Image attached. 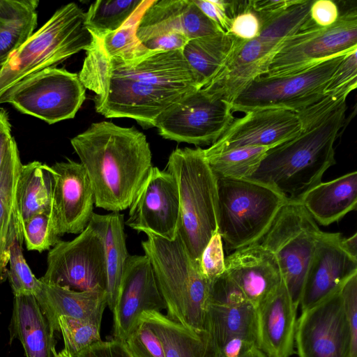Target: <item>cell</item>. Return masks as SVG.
I'll return each mask as SVG.
<instances>
[{
    "mask_svg": "<svg viewBox=\"0 0 357 357\" xmlns=\"http://www.w3.org/2000/svg\"><path fill=\"white\" fill-rule=\"evenodd\" d=\"M73 357H132L124 342L112 338L84 349Z\"/></svg>",
    "mask_w": 357,
    "mask_h": 357,
    "instance_id": "obj_47",
    "label": "cell"
},
{
    "mask_svg": "<svg viewBox=\"0 0 357 357\" xmlns=\"http://www.w3.org/2000/svg\"><path fill=\"white\" fill-rule=\"evenodd\" d=\"M14 139L7 112L0 107V168Z\"/></svg>",
    "mask_w": 357,
    "mask_h": 357,
    "instance_id": "obj_53",
    "label": "cell"
},
{
    "mask_svg": "<svg viewBox=\"0 0 357 357\" xmlns=\"http://www.w3.org/2000/svg\"><path fill=\"white\" fill-rule=\"evenodd\" d=\"M340 12L337 4L331 0L313 1L310 17L312 21L320 27L333 25L339 18Z\"/></svg>",
    "mask_w": 357,
    "mask_h": 357,
    "instance_id": "obj_50",
    "label": "cell"
},
{
    "mask_svg": "<svg viewBox=\"0 0 357 357\" xmlns=\"http://www.w3.org/2000/svg\"><path fill=\"white\" fill-rule=\"evenodd\" d=\"M17 143H11L0 168V284L7 279L10 249L17 239L24 242L15 191L22 166Z\"/></svg>",
    "mask_w": 357,
    "mask_h": 357,
    "instance_id": "obj_27",
    "label": "cell"
},
{
    "mask_svg": "<svg viewBox=\"0 0 357 357\" xmlns=\"http://www.w3.org/2000/svg\"><path fill=\"white\" fill-rule=\"evenodd\" d=\"M145 234L142 247L153 268L166 315L197 333L206 332L211 282L192 262L178 234L172 241Z\"/></svg>",
    "mask_w": 357,
    "mask_h": 357,
    "instance_id": "obj_3",
    "label": "cell"
},
{
    "mask_svg": "<svg viewBox=\"0 0 357 357\" xmlns=\"http://www.w3.org/2000/svg\"><path fill=\"white\" fill-rule=\"evenodd\" d=\"M240 357H268L260 349L257 347H253L244 353Z\"/></svg>",
    "mask_w": 357,
    "mask_h": 357,
    "instance_id": "obj_55",
    "label": "cell"
},
{
    "mask_svg": "<svg viewBox=\"0 0 357 357\" xmlns=\"http://www.w3.org/2000/svg\"><path fill=\"white\" fill-rule=\"evenodd\" d=\"M268 147H244L206 156L217 178L248 179L259 167Z\"/></svg>",
    "mask_w": 357,
    "mask_h": 357,
    "instance_id": "obj_37",
    "label": "cell"
},
{
    "mask_svg": "<svg viewBox=\"0 0 357 357\" xmlns=\"http://www.w3.org/2000/svg\"><path fill=\"white\" fill-rule=\"evenodd\" d=\"M86 99V88L77 73L54 66L33 73L11 86L0 97L23 114L53 124L75 117Z\"/></svg>",
    "mask_w": 357,
    "mask_h": 357,
    "instance_id": "obj_9",
    "label": "cell"
},
{
    "mask_svg": "<svg viewBox=\"0 0 357 357\" xmlns=\"http://www.w3.org/2000/svg\"><path fill=\"white\" fill-rule=\"evenodd\" d=\"M345 55L332 57L295 74L261 76L230 103L231 110L246 113L263 109H283L296 112L324 96L332 75Z\"/></svg>",
    "mask_w": 357,
    "mask_h": 357,
    "instance_id": "obj_10",
    "label": "cell"
},
{
    "mask_svg": "<svg viewBox=\"0 0 357 357\" xmlns=\"http://www.w3.org/2000/svg\"><path fill=\"white\" fill-rule=\"evenodd\" d=\"M101 43L95 42L91 51L109 75L184 92L200 89L182 50L153 51L137 63L126 64L109 59Z\"/></svg>",
    "mask_w": 357,
    "mask_h": 357,
    "instance_id": "obj_20",
    "label": "cell"
},
{
    "mask_svg": "<svg viewBox=\"0 0 357 357\" xmlns=\"http://www.w3.org/2000/svg\"><path fill=\"white\" fill-rule=\"evenodd\" d=\"M297 308L283 281L257 307L259 349L268 357L294 354Z\"/></svg>",
    "mask_w": 357,
    "mask_h": 357,
    "instance_id": "obj_24",
    "label": "cell"
},
{
    "mask_svg": "<svg viewBox=\"0 0 357 357\" xmlns=\"http://www.w3.org/2000/svg\"><path fill=\"white\" fill-rule=\"evenodd\" d=\"M38 4L37 0H4L0 8V69L33 33Z\"/></svg>",
    "mask_w": 357,
    "mask_h": 357,
    "instance_id": "obj_34",
    "label": "cell"
},
{
    "mask_svg": "<svg viewBox=\"0 0 357 357\" xmlns=\"http://www.w3.org/2000/svg\"><path fill=\"white\" fill-rule=\"evenodd\" d=\"M284 44L260 35L250 40L236 38L222 69L202 89L230 104L255 79L266 74Z\"/></svg>",
    "mask_w": 357,
    "mask_h": 357,
    "instance_id": "obj_19",
    "label": "cell"
},
{
    "mask_svg": "<svg viewBox=\"0 0 357 357\" xmlns=\"http://www.w3.org/2000/svg\"><path fill=\"white\" fill-rule=\"evenodd\" d=\"M190 40L180 31H170L158 35L142 42L149 50L169 52L182 50Z\"/></svg>",
    "mask_w": 357,
    "mask_h": 357,
    "instance_id": "obj_48",
    "label": "cell"
},
{
    "mask_svg": "<svg viewBox=\"0 0 357 357\" xmlns=\"http://www.w3.org/2000/svg\"><path fill=\"white\" fill-rule=\"evenodd\" d=\"M22 227L28 250H50L61 240L54 229L51 213L34 215L22 221Z\"/></svg>",
    "mask_w": 357,
    "mask_h": 357,
    "instance_id": "obj_40",
    "label": "cell"
},
{
    "mask_svg": "<svg viewBox=\"0 0 357 357\" xmlns=\"http://www.w3.org/2000/svg\"><path fill=\"white\" fill-rule=\"evenodd\" d=\"M346 109L345 103L296 137L269 149L248 179L268 185L288 202H300L335 164L334 144Z\"/></svg>",
    "mask_w": 357,
    "mask_h": 357,
    "instance_id": "obj_2",
    "label": "cell"
},
{
    "mask_svg": "<svg viewBox=\"0 0 357 357\" xmlns=\"http://www.w3.org/2000/svg\"><path fill=\"white\" fill-rule=\"evenodd\" d=\"M340 233H322L309 264L299 305L305 310L339 289L357 273V259L341 245Z\"/></svg>",
    "mask_w": 357,
    "mask_h": 357,
    "instance_id": "obj_21",
    "label": "cell"
},
{
    "mask_svg": "<svg viewBox=\"0 0 357 357\" xmlns=\"http://www.w3.org/2000/svg\"><path fill=\"white\" fill-rule=\"evenodd\" d=\"M357 50L356 8L340 15L331 26L320 27L310 20L289 38L273 59L267 77L300 73L328 59Z\"/></svg>",
    "mask_w": 357,
    "mask_h": 357,
    "instance_id": "obj_11",
    "label": "cell"
},
{
    "mask_svg": "<svg viewBox=\"0 0 357 357\" xmlns=\"http://www.w3.org/2000/svg\"><path fill=\"white\" fill-rule=\"evenodd\" d=\"M166 170L174 176L178 188L177 234L192 262L200 269L202 253L218 229L216 176L199 147L174 150Z\"/></svg>",
    "mask_w": 357,
    "mask_h": 357,
    "instance_id": "obj_4",
    "label": "cell"
},
{
    "mask_svg": "<svg viewBox=\"0 0 357 357\" xmlns=\"http://www.w3.org/2000/svg\"><path fill=\"white\" fill-rule=\"evenodd\" d=\"M215 357H224V356L218 349H215Z\"/></svg>",
    "mask_w": 357,
    "mask_h": 357,
    "instance_id": "obj_57",
    "label": "cell"
},
{
    "mask_svg": "<svg viewBox=\"0 0 357 357\" xmlns=\"http://www.w3.org/2000/svg\"><path fill=\"white\" fill-rule=\"evenodd\" d=\"M208 302L211 305L232 307L249 301L225 271L210 282Z\"/></svg>",
    "mask_w": 357,
    "mask_h": 357,
    "instance_id": "obj_43",
    "label": "cell"
},
{
    "mask_svg": "<svg viewBox=\"0 0 357 357\" xmlns=\"http://www.w3.org/2000/svg\"><path fill=\"white\" fill-rule=\"evenodd\" d=\"M295 344L298 357H357L340 289L302 310Z\"/></svg>",
    "mask_w": 357,
    "mask_h": 357,
    "instance_id": "obj_14",
    "label": "cell"
},
{
    "mask_svg": "<svg viewBox=\"0 0 357 357\" xmlns=\"http://www.w3.org/2000/svg\"><path fill=\"white\" fill-rule=\"evenodd\" d=\"M218 232L227 250L260 243L287 199L250 179L217 178Z\"/></svg>",
    "mask_w": 357,
    "mask_h": 357,
    "instance_id": "obj_6",
    "label": "cell"
},
{
    "mask_svg": "<svg viewBox=\"0 0 357 357\" xmlns=\"http://www.w3.org/2000/svg\"><path fill=\"white\" fill-rule=\"evenodd\" d=\"M223 242L218 232L213 235L200 259V271L210 282L225 271Z\"/></svg>",
    "mask_w": 357,
    "mask_h": 357,
    "instance_id": "obj_44",
    "label": "cell"
},
{
    "mask_svg": "<svg viewBox=\"0 0 357 357\" xmlns=\"http://www.w3.org/2000/svg\"><path fill=\"white\" fill-rule=\"evenodd\" d=\"M300 203L313 220L328 226L356 208L357 172L321 182L306 192Z\"/></svg>",
    "mask_w": 357,
    "mask_h": 357,
    "instance_id": "obj_28",
    "label": "cell"
},
{
    "mask_svg": "<svg viewBox=\"0 0 357 357\" xmlns=\"http://www.w3.org/2000/svg\"><path fill=\"white\" fill-rule=\"evenodd\" d=\"M58 324L64 349L73 356L102 340L100 326L96 324L64 316L58 319Z\"/></svg>",
    "mask_w": 357,
    "mask_h": 357,
    "instance_id": "obj_39",
    "label": "cell"
},
{
    "mask_svg": "<svg viewBox=\"0 0 357 357\" xmlns=\"http://www.w3.org/2000/svg\"><path fill=\"white\" fill-rule=\"evenodd\" d=\"M53 194L51 216L54 229L61 238L79 234L89 224L95 200L83 165L69 158L51 166Z\"/></svg>",
    "mask_w": 357,
    "mask_h": 357,
    "instance_id": "obj_17",
    "label": "cell"
},
{
    "mask_svg": "<svg viewBox=\"0 0 357 357\" xmlns=\"http://www.w3.org/2000/svg\"><path fill=\"white\" fill-rule=\"evenodd\" d=\"M357 50L346 54L332 75L324 95L346 98L357 86Z\"/></svg>",
    "mask_w": 357,
    "mask_h": 357,
    "instance_id": "obj_41",
    "label": "cell"
},
{
    "mask_svg": "<svg viewBox=\"0 0 357 357\" xmlns=\"http://www.w3.org/2000/svg\"><path fill=\"white\" fill-rule=\"evenodd\" d=\"M302 131L296 113L283 109H263L235 119L222 135L208 149L206 156L244 147L278 146Z\"/></svg>",
    "mask_w": 357,
    "mask_h": 357,
    "instance_id": "obj_18",
    "label": "cell"
},
{
    "mask_svg": "<svg viewBox=\"0 0 357 357\" xmlns=\"http://www.w3.org/2000/svg\"><path fill=\"white\" fill-rule=\"evenodd\" d=\"M78 75L84 86L95 93L98 113L132 119L144 128L155 127L159 116L189 93L109 75L90 50Z\"/></svg>",
    "mask_w": 357,
    "mask_h": 357,
    "instance_id": "obj_7",
    "label": "cell"
},
{
    "mask_svg": "<svg viewBox=\"0 0 357 357\" xmlns=\"http://www.w3.org/2000/svg\"><path fill=\"white\" fill-rule=\"evenodd\" d=\"M55 357H73V356L65 349L56 354Z\"/></svg>",
    "mask_w": 357,
    "mask_h": 357,
    "instance_id": "obj_56",
    "label": "cell"
},
{
    "mask_svg": "<svg viewBox=\"0 0 357 357\" xmlns=\"http://www.w3.org/2000/svg\"><path fill=\"white\" fill-rule=\"evenodd\" d=\"M129 208L125 225L174 240L180 221L178 188L174 176L153 166Z\"/></svg>",
    "mask_w": 357,
    "mask_h": 357,
    "instance_id": "obj_15",
    "label": "cell"
},
{
    "mask_svg": "<svg viewBox=\"0 0 357 357\" xmlns=\"http://www.w3.org/2000/svg\"><path fill=\"white\" fill-rule=\"evenodd\" d=\"M9 344L18 340L26 357H55V331L33 295L14 296Z\"/></svg>",
    "mask_w": 357,
    "mask_h": 357,
    "instance_id": "obj_26",
    "label": "cell"
},
{
    "mask_svg": "<svg viewBox=\"0 0 357 357\" xmlns=\"http://www.w3.org/2000/svg\"><path fill=\"white\" fill-rule=\"evenodd\" d=\"M322 233L300 202H288L261 241L275 256L283 282L297 307L309 264Z\"/></svg>",
    "mask_w": 357,
    "mask_h": 357,
    "instance_id": "obj_8",
    "label": "cell"
},
{
    "mask_svg": "<svg viewBox=\"0 0 357 357\" xmlns=\"http://www.w3.org/2000/svg\"><path fill=\"white\" fill-rule=\"evenodd\" d=\"M152 1L142 0L122 26L100 38L104 50L109 59H116L126 64H132L140 61L153 52L147 50L137 36L140 19Z\"/></svg>",
    "mask_w": 357,
    "mask_h": 357,
    "instance_id": "obj_35",
    "label": "cell"
},
{
    "mask_svg": "<svg viewBox=\"0 0 357 357\" xmlns=\"http://www.w3.org/2000/svg\"><path fill=\"white\" fill-rule=\"evenodd\" d=\"M196 6L211 21L227 32L231 19L227 13L228 1L225 0H193Z\"/></svg>",
    "mask_w": 357,
    "mask_h": 357,
    "instance_id": "obj_49",
    "label": "cell"
},
{
    "mask_svg": "<svg viewBox=\"0 0 357 357\" xmlns=\"http://www.w3.org/2000/svg\"><path fill=\"white\" fill-rule=\"evenodd\" d=\"M341 245L346 252L357 259V233L347 238L342 237Z\"/></svg>",
    "mask_w": 357,
    "mask_h": 357,
    "instance_id": "obj_54",
    "label": "cell"
},
{
    "mask_svg": "<svg viewBox=\"0 0 357 357\" xmlns=\"http://www.w3.org/2000/svg\"><path fill=\"white\" fill-rule=\"evenodd\" d=\"M70 143L89 177L95 206L111 212L130 208L153 167L145 135L100 121Z\"/></svg>",
    "mask_w": 357,
    "mask_h": 357,
    "instance_id": "obj_1",
    "label": "cell"
},
{
    "mask_svg": "<svg viewBox=\"0 0 357 357\" xmlns=\"http://www.w3.org/2000/svg\"><path fill=\"white\" fill-rule=\"evenodd\" d=\"M34 296L55 332L59 331L58 319L62 316L100 326L107 305L106 291H79L43 282Z\"/></svg>",
    "mask_w": 357,
    "mask_h": 357,
    "instance_id": "obj_25",
    "label": "cell"
},
{
    "mask_svg": "<svg viewBox=\"0 0 357 357\" xmlns=\"http://www.w3.org/2000/svg\"><path fill=\"white\" fill-rule=\"evenodd\" d=\"M40 280L79 291H106L105 247L98 231L89 224L73 240L59 241L49 250L46 272Z\"/></svg>",
    "mask_w": 357,
    "mask_h": 357,
    "instance_id": "obj_12",
    "label": "cell"
},
{
    "mask_svg": "<svg viewBox=\"0 0 357 357\" xmlns=\"http://www.w3.org/2000/svg\"><path fill=\"white\" fill-rule=\"evenodd\" d=\"M92 40L85 24V12L73 2L62 6L3 65L0 97L23 78L86 51Z\"/></svg>",
    "mask_w": 357,
    "mask_h": 357,
    "instance_id": "obj_5",
    "label": "cell"
},
{
    "mask_svg": "<svg viewBox=\"0 0 357 357\" xmlns=\"http://www.w3.org/2000/svg\"><path fill=\"white\" fill-rule=\"evenodd\" d=\"M22 243L16 239L10 249L7 278L14 296H36L40 289L42 282L36 278L26 263L22 252Z\"/></svg>",
    "mask_w": 357,
    "mask_h": 357,
    "instance_id": "obj_38",
    "label": "cell"
},
{
    "mask_svg": "<svg viewBox=\"0 0 357 357\" xmlns=\"http://www.w3.org/2000/svg\"><path fill=\"white\" fill-rule=\"evenodd\" d=\"M174 31L183 33L189 40L224 31L193 0H153L140 19L137 36L142 43Z\"/></svg>",
    "mask_w": 357,
    "mask_h": 357,
    "instance_id": "obj_23",
    "label": "cell"
},
{
    "mask_svg": "<svg viewBox=\"0 0 357 357\" xmlns=\"http://www.w3.org/2000/svg\"><path fill=\"white\" fill-rule=\"evenodd\" d=\"M125 343L132 357H165L159 337L141 319Z\"/></svg>",
    "mask_w": 357,
    "mask_h": 357,
    "instance_id": "obj_42",
    "label": "cell"
},
{
    "mask_svg": "<svg viewBox=\"0 0 357 357\" xmlns=\"http://www.w3.org/2000/svg\"><path fill=\"white\" fill-rule=\"evenodd\" d=\"M53 184L50 166L38 161L22 165L15 191L21 224L34 215L52 212Z\"/></svg>",
    "mask_w": 357,
    "mask_h": 357,
    "instance_id": "obj_31",
    "label": "cell"
},
{
    "mask_svg": "<svg viewBox=\"0 0 357 357\" xmlns=\"http://www.w3.org/2000/svg\"><path fill=\"white\" fill-rule=\"evenodd\" d=\"M139 319L159 337L165 357H215V347L207 332L197 333L158 311H144Z\"/></svg>",
    "mask_w": 357,
    "mask_h": 357,
    "instance_id": "obj_29",
    "label": "cell"
},
{
    "mask_svg": "<svg viewBox=\"0 0 357 357\" xmlns=\"http://www.w3.org/2000/svg\"><path fill=\"white\" fill-rule=\"evenodd\" d=\"M236 38L222 31L190 40L182 50L200 89L208 84L225 63Z\"/></svg>",
    "mask_w": 357,
    "mask_h": 357,
    "instance_id": "obj_33",
    "label": "cell"
},
{
    "mask_svg": "<svg viewBox=\"0 0 357 357\" xmlns=\"http://www.w3.org/2000/svg\"><path fill=\"white\" fill-rule=\"evenodd\" d=\"M260 29V20L257 15L252 10L248 1L245 8L231 18L230 26L227 32L237 39L250 40L259 36Z\"/></svg>",
    "mask_w": 357,
    "mask_h": 357,
    "instance_id": "obj_45",
    "label": "cell"
},
{
    "mask_svg": "<svg viewBox=\"0 0 357 357\" xmlns=\"http://www.w3.org/2000/svg\"><path fill=\"white\" fill-rule=\"evenodd\" d=\"M253 347L252 342L243 337H234L226 341L218 349L224 357H240Z\"/></svg>",
    "mask_w": 357,
    "mask_h": 357,
    "instance_id": "obj_52",
    "label": "cell"
},
{
    "mask_svg": "<svg viewBox=\"0 0 357 357\" xmlns=\"http://www.w3.org/2000/svg\"><path fill=\"white\" fill-rule=\"evenodd\" d=\"M225 264L227 274L256 308L283 281L275 256L261 243L234 250Z\"/></svg>",
    "mask_w": 357,
    "mask_h": 357,
    "instance_id": "obj_22",
    "label": "cell"
},
{
    "mask_svg": "<svg viewBox=\"0 0 357 357\" xmlns=\"http://www.w3.org/2000/svg\"><path fill=\"white\" fill-rule=\"evenodd\" d=\"M206 331L215 348L234 337H243L259 349L257 308L250 303L232 307L208 305Z\"/></svg>",
    "mask_w": 357,
    "mask_h": 357,
    "instance_id": "obj_32",
    "label": "cell"
},
{
    "mask_svg": "<svg viewBox=\"0 0 357 357\" xmlns=\"http://www.w3.org/2000/svg\"><path fill=\"white\" fill-rule=\"evenodd\" d=\"M3 3H4V0H0V8L2 7Z\"/></svg>",
    "mask_w": 357,
    "mask_h": 357,
    "instance_id": "obj_58",
    "label": "cell"
},
{
    "mask_svg": "<svg viewBox=\"0 0 357 357\" xmlns=\"http://www.w3.org/2000/svg\"><path fill=\"white\" fill-rule=\"evenodd\" d=\"M142 0H98L85 12V24L89 32L102 38L122 26Z\"/></svg>",
    "mask_w": 357,
    "mask_h": 357,
    "instance_id": "obj_36",
    "label": "cell"
},
{
    "mask_svg": "<svg viewBox=\"0 0 357 357\" xmlns=\"http://www.w3.org/2000/svg\"><path fill=\"white\" fill-rule=\"evenodd\" d=\"M166 304L153 268L145 255H129L113 313V337L126 342L144 311L160 312Z\"/></svg>",
    "mask_w": 357,
    "mask_h": 357,
    "instance_id": "obj_16",
    "label": "cell"
},
{
    "mask_svg": "<svg viewBox=\"0 0 357 357\" xmlns=\"http://www.w3.org/2000/svg\"><path fill=\"white\" fill-rule=\"evenodd\" d=\"M340 292L350 328L353 349L357 352V273L343 284Z\"/></svg>",
    "mask_w": 357,
    "mask_h": 357,
    "instance_id": "obj_46",
    "label": "cell"
},
{
    "mask_svg": "<svg viewBox=\"0 0 357 357\" xmlns=\"http://www.w3.org/2000/svg\"><path fill=\"white\" fill-rule=\"evenodd\" d=\"M234 119L229 102L200 89L186 93L164 111L155 127L167 139L196 146L211 145Z\"/></svg>",
    "mask_w": 357,
    "mask_h": 357,
    "instance_id": "obj_13",
    "label": "cell"
},
{
    "mask_svg": "<svg viewBox=\"0 0 357 357\" xmlns=\"http://www.w3.org/2000/svg\"><path fill=\"white\" fill-rule=\"evenodd\" d=\"M298 0H255L250 1L252 11L258 16L260 21L274 16L291 6L296 3Z\"/></svg>",
    "mask_w": 357,
    "mask_h": 357,
    "instance_id": "obj_51",
    "label": "cell"
},
{
    "mask_svg": "<svg viewBox=\"0 0 357 357\" xmlns=\"http://www.w3.org/2000/svg\"><path fill=\"white\" fill-rule=\"evenodd\" d=\"M89 224L98 231L104 243L107 305L113 312L117 302L124 267L130 255L126 246L124 215L120 212L105 215L94 213Z\"/></svg>",
    "mask_w": 357,
    "mask_h": 357,
    "instance_id": "obj_30",
    "label": "cell"
}]
</instances>
